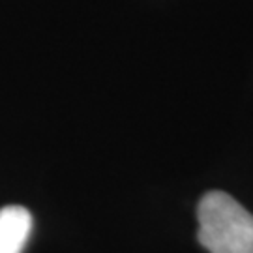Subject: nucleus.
Returning <instances> with one entry per match:
<instances>
[{
  "label": "nucleus",
  "mask_w": 253,
  "mask_h": 253,
  "mask_svg": "<svg viewBox=\"0 0 253 253\" xmlns=\"http://www.w3.org/2000/svg\"><path fill=\"white\" fill-rule=\"evenodd\" d=\"M32 231V216L25 207L0 210V253H23Z\"/></svg>",
  "instance_id": "obj_2"
},
{
  "label": "nucleus",
  "mask_w": 253,
  "mask_h": 253,
  "mask_svg": "<svg viewBox=\"0 0 253 253\" xmlns=\"http://www.w3.org/2000/svg\"><path fill=\"white\" fill-rule=\"evenodd\" d=\"M197 219V238L210 253H253V216L229 193H207Z\"/></svg>",
  "instance_id": "obj_1"
}]
</instances>
